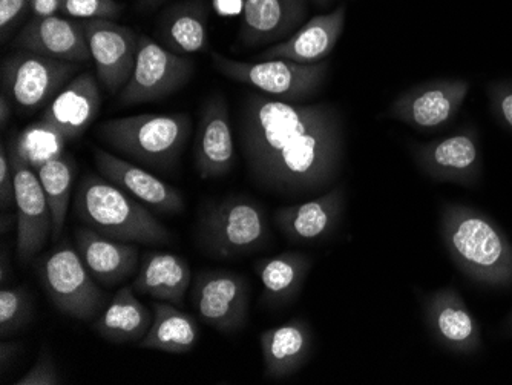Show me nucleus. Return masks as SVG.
I'll return each mask as SVG.
<instances>
[{
    "instance_id": "obj_1",
    "label": "nucleus",
    "mask_w": 512,
    "mask_h": 385,
    "mask_svg": "<svg viewBox=\"0 0 512 385\" xmlns=\"http://www.w3.org/2000/svg\"><path fill=\"white\" fill-rule=\"evenodd\" d=\"M240 142L253 180L290 197L327 191L344 160L341 117L327 103L249 94L240 111Z\"/></svg>"
},
{
    "instance_id": "obj_2",
    "label": "nucleus",
    "mask_w": 512,
    "mask_h": 385,
    "mask_svg": "<svg viewBox=\"0 0 512 385\" xmlns=\"http://www.w3.org/2000/svg\"><path fill=\"white\" fill-rule=\"evenodd\" d=\"M74 214L83 226L126 243L165 244L171 232L143 206L103 175L88 174L77 186Z\"/></svg>"
},
{
    "instance_id": "obj_3",
    "label": "nucleus",
    "mask_w": 512,
    "mask_h": 385,
    "mask_svg": "<svg viewBox=\"0 0 512 385\" xmlns=\"http://www.w3.org/2000/svg\"><path fill=\"white\" fill-rule=\"evenodd\" d=\"M191 132L184 114H140L103 122L100 140L140 166L169 169L183 152Z\"/></svg>"
},
{
    "instance_id": "obj_4",
    "label": "nucleus",
    "mask_w": 512,
    "mask_h": 385,
    "mask_svg": "<svg viewBox=\"0 0 512 385\" xmlns=\"http://www.w3.org/2000/svg\"><path fill=\"white\" fill-rule=\"evenodd\" d=\"M442 229L454 260L479 280L508 283L512 278V249L491 221L471 209L448 206Z\"/></svg>"
},
{
    "instance_id": "obj_5",
    "label": "nucleus",
    "mask_w": 512,
    "mask_h": 385,
    "mask_svg": "<svg viewBox=\"0 0 512 385\" xmlns=\"http://www.w3.org/2000/svg\"><path fill=\"white\" fill-rule=\"evenodd\" d=\"M215 68L227 79L252 86L275 99L301 103L316 94L329 73V63L313 65L287 59H266L240 62L212 53Z\"/></svg>"
},
{
    "instance_id": "obj_6",
    "label": "nucleus",
    "mask_w": 512,
    "mask_h": 385,
    "mask_svg": "<svg viewBox=\"0 0 512 385\" xmlns=\"http://www.w3.org/2000/svg\"><path fill=\"white\" fill-rule=\"evenodd\" d=\"M266 214L252 198L229 197L207 209L200 221V240L218 258L258 251L269 240Z\"/></svg>"
},
{
    "instance_id": "obj_7",
    "label": "nucleus",
    "mask_w": 512,
    "mask_h": 385,
    "mask_svg": "<svg viewBox=\"0 0 512 385\" xmlns=\"http://www.w3.org/2000/svg\"><path fill=\"white\" fill-rule=\"evenodd\" d=\"M40 278L48 297L63 315L89 321L103 309L105 295L89 274L76 247L62 243L43 258Z\"/></svg>"
},
{
    "instance_id": "obj_8",
    "label": "nucleus",
    "mask_w": 512,
    "mask_h": 385,
    "mask_svg": "<svg viewBox=\"0 0 512 385\" xmlns=\"http://www.w3.org/2000/svg\"><path fill=\"white\" fill-rule=\"evenodd\" d=\"M82 63L53 59L31 51H19L2 66L5 93L20 111H37L51 103Z\"/></svg>"
},
{
    "instance_id": "obj_9",
    "label": "nucleus",
    "mask_w": 512,
    "mask_h": 385,
    "mask_svg": "<svg viewBox=\"0 0 512 385\" xmlns=\"http://www.w3.org/2000/svg\"><path fill=\"white\" fill-rule=\"evenodd\" d=\"M192 73L191 60L161 47L151 37L140 36L134 71L120 91V102L138 105L165 99L183 88L191 80Z\"/></svg>"
},
{
    "instance_id": "obj_10",
    "label": "nucleus",
    "mask_w": 512,
    "mask_h": 385,
    "mask_svg": "<svg viewBox=\"0 0 512 385\" xmlns=\"http://www.w3.org/2000/svg\"><path fill=\"white\" fill-rule=\"evenodd\" d=\"M191 297L198 318L218 332L234 333L246 324L249 284L234 270L201 272Z\"/></svg>"
},
{
    "instance_id": "obj_11",
    "label": "nucleus",
    "mask_w": 512,
    "mask_h": 385,
    "mask_svg": "<svg viewBox=\"0 0 512 385\" xmlns=\"http://www.w3.org/2000/svg\"><path fill=\"white\" fill-rule=\"evenodd\" d=\"M14 169L17 215V254L22 261L36 257L53 237V217L37 172L23 162L16 149H8Z\"/></svg>"
},
{
    "instance_id": "obj_12",
    "label": "nucleus",
    "mask_w": 512,
    "mask_h": 385,
    "mask_svg": "<svg viewBox=\"0 0 512 385\" xmlns=\"http://www.w3.org/2000/svg\"><path fill=\"white\" fill-rule=\"evenodd\" d=\"M82 27L100 83L109 93H120L134 71L137 34L106 19L88 20Z\"/></svg>"
},
{
    "instance_id": "obj_13",
    "label": "nucleus",
    "mask_w": 512,
    "mask_h": 385,
    "mask_svg": "<svg viewBox=\"0 0 512 385\" xmlns=\"http://www.w3.org/2000/svg\"><path fill=\"white\" fill-rule=\"evenodd\" d=\"M465 80H434L411 86L390 106L393 119L419 129H436L450 122L467 99Z\"/></svg>"
},
{
    "instance_id": "obj_14",
    "label": "nucleus",
    "mask_w": 512,
    "mask_h": 385,
    "mask_svg": "<svg viewBox=\"0 0 512 385\" xmlns=\"http://www.w3.org/2000/svg\"><path fill=\"white\" fill-rule=\"evenodd\" d=\"M94 160L100 175L148 208L160 214L175 215L183 212V195L174 186L146 171L143 166L123 160L102 148L94 149Z\"/></svg>"
},
{
    "instance_id": "obj_15",
    "label": "nucleus",
    "mask_w": 512,
    "mask_h": 385,
    "mask_svg": "<svg viewBox=\"0 0 512 385\" xmlns=\"http://www.w3.org/2000/svg\"><path fill=\"white\" fill-rule=\"evenodd\" d=\"M235 162L234 132L229 108L221 96L207 100L201 112L195 145V168L203 180L223 177Z\"/></svg>"
},
{
    "instance_id": "obj_16",
    "label": "nucleus",
    "mask_w": 512,
    "mask_h": 385,
    "mask_svg": "<svg viewBox=\"0 0 512 385\" xmlns=\"http://www.w3.org/2000/svg\"><path fill=\"white\" fill-rule=\"evenodd\" d=\"M97 79L91 71L74 77L46 106L40 119L62 132L68 142L79 139L96 120L102 105Z\"/></svg>"
},
{
    "instance_id": "obj_17",
    "label": "nucleus",
    "mask_w": 512,
    "mask_h": 385,
    "mask_svg": "<svg viewBox=\"0 0 512 385\" xmlns=\"http://www.w3.org/2000/svg\"><path fill=\"white\" fill-rule=\"evenodd\" d=\"M306 14V0H243L240 39L250 47L283 42Z\"/></svg>"
},
{
    "instance_id": "obj_18",
    "label": "nucleus",
    "mask_w": 512,
    "mask_h": 385,
    "mask_svg": "<svg viewBox=\"0 0 512 385\" xmlns=\"http://www.w3.org/2000/svg\"><path fill=\"white\" fill-rule=\"evenodd\" d=\"M344 25L345 7H338L327 14H319L301 25L283 42L267 48L258 56V60L287 59L306 65L324 62L325 57L332 54L336 43L341 39Z\"/></svg>"
},
{
    "instance_id": "obj_19",
    "label": "nucleus",
    "mask_w": 512,
    "mask_h": 385,
    "mask_svg": "<svg viewBox=\"0 0 512 385\" xmlns=\"http://www.w3.org/2000/svg\"><path fill=\"white\" fill-rule=\"evenodd\" d=\"M17 43L22 50L66 62L92 60L82 25L65 17H33L20 31Z\"/></svg>"
},
{
    "instance_id": "obj_20",
    "label": "nucleus",
    "mask_w": 512,
    "mask_h": 385,
    "mask_svg": "<svg viewBox=\"0 0 512 385\" xmlns=\"http://www.w3.org/2000/svg\"><path fill=\"white\" fill-rule=\"evenodd\" d=\"M74 235L77 252L97 283L112 287L128 280L137 270V244L105 237L86 226Z\"/></svg>"
},
{
    "instance_id": "obj_21",
    "label": "nucleus",
    "mask_w": 512,
    "mask_h": 385,
    "mask_svg": "<svg viewBox=\"0 0 512 385\" xmlns=\"http://www.w3.org/2000/svg\"><path fill=\"white\" fill-rule=\"evenodd\" d=\"M416 163L425 174L440 181H467L476 177L480 151L473 131H462L447 139L414 148Z\"/></svg>"
},
{
    "instance_id": "obj_22",
    "label": "nucleus",
    "mask_w": 512,
    "mask_h": 385,
    "mask_svg": "<svg viewBox=\"0 0 512 385\" xmlns=\"http://www.w3.org/2000/svg\"><path fill=\"white\" fill-rule=\"evenodd\" d=\"M344 191L333 188L313 200L276 209L275 223L289 240L315 241L329 235L338 224Z\"/></svg>"
},
{
    "instance_id": "obj_23",
    "label": "nucleus",
    "mask_w": 512,
    "mask_h": 385,
    "mask_svg": "<svg viewBox=\"0 0 512 385\" xmlns=\"http://www.w3.org/2000/svg\"><path fill=\"white\" fill-rule=\"evenodd\" d=\"M312 343V330L304 320H290L264 330L261 333V350L266 375L279 379L298 372L309 359Z\"/></svg>"
},
{
    "instance_id": "obj_24",
    "label": "nucleus",
    "mask_w": 512,
    "mask_h": 385,
    "mask_svg": "<svg viewBox=\"0 0 512 385\" xmlns=\"http://www.w3.org/2000/svg\"><path fill=\"white\" fill-rule=\"evenodd\" d=\"M191 280V267L183 257L168 252H149L140 264L132 289L157 301L180 306Z\"/></svg>"
},
{
    "instance_id": "obj_25",
    "label": "nucleus",
    "mask_w": 512,
    "mask_h": 385,
    "mask_svg": "<svg viewBox=\"0 0 512 385\" xmlns=\"http://www.w3.org/2000/svg\"><path fill=\"white\" fill-rule=\"evenodd\" d=\"M152 320L154 315L138 301L134 289L122 287L102 315L92 323V329L111 343H138L151 329Z\"/></svg>"
},
{
    "instance_id": "obj_26",
    "label": "nucleus",
    "mask_w": 512,
    "mask_h": 385,
    "mask_svg": "<svg viewBox=\"0 0 512 385\" xmlns=\"http://www.w3.org/2000/svg\"><path fill=\"white\" fill-rule=\"evenodd\" d=\"M154 320L138 346L142 349L166 353H188L197 346L200 338L197 320L175 304L158 301L152 306Z\"/></svg>"
},
{
    "instance_id": "obj_27",
    "label": "nucleus",
    "mask_w": 512,
    "mask_h": 385,
    "mask_svg": "<svg viewBox=\"0 0 512 385\" xmlns=\"http://www.w3.org/2000/svg\"><path fill=\"white\" fill-rule=\"evenodd\" d=\"M263 284V298L272 304H287L298 297L312 269V258L301 252H286L264 258L255 266Z\"/></svg>"
},
{
    "instance_id": "obj_28",
    "label": "nucleus",
    "mask_w": 512,
    "mask_h": 385,
    "mask_svg": "<svg viewBox=\"0 0 512 385\" xmlns=\"http://www.w3.org/2000/svg\"><path fill=\"white\" fill-rule=\"evenodd\" d=\"M425 318L444 343L453 347H470L476 341V323L467 307L453 290H440L425 300Z\"/></svg>"
},
{
    "instance_id": "obj_29",
    "label": "nucleus",
    "mask_w": 512,
    "mask_h": 385,
    "mask_svg": "<svg viewBox=\"0 0 512 385\" xmlns=\"http://www.w3.org/2000/svg\"><path fill=\"white\" fill-rule=\"evenodd\" d=\"M161 33L166 47L175 54L201 53L209 45L207 14L197 5L177 8L166 16Z\"/></svg>"
},
{
    "instance_id": "obj_30",
    "label": "nucleus",
    "mask_w": 512,
    "mask_h": 385,
    "mask_svg": "<svg viewBox=\"0 0 512 385\" xmlns=\"http://www.w3.org/2000/svg\"><path fill=\"white\" fill-rule=\"evenodd\" d=\"M36 172L39 175L40 183H42L43 191H45L48 205H50L51 217H53V237L51 238L57 241L62 235L66 215H68L76 166H74L73 158L63 154L40 166Z\"/></svg>"
},
{
    "instance_id": "obj_31",
    "label": "nucleus",
    "mask_w": 512,
    "mask_h": 385,
    "mask_svg": "<svg viewBox=\"0 0 512 385\" xmlns=\"http://www.w3.org/2000/svg\"><path fill=\"white\" fill-rule=\"evenodd\" d=\"M66 143L68 140L62 132L40 119L23 129L10 145L16 149L23 162L37 171L40 166L65 154Z\"/></svg>"
},
{
    "instance_id": "obj_32",
    "label": "nucleus",
    "mask_w": 512,
    "mask_h": 385,
    "mask_svg": "<svg viewBox=\"0 0 512 385\" xmlns=\"http://www.w3.org/2000/svg\"><path fill=\"white\" fill-rule=\"evenodd\" d=\"M34 307L23 287H10L0 292V333L2 338L16 335L33 320Z\"/></svg>"
},
{
    "instance_id": "obj_33",
    "label": "nucleus",
    "mask_w": 512,
    "mask_h": 385,
    "mask_svg": "<svg viewBox=\"0 0 512 385\" xmlns=\"http://www.w3.org/2000/svg\"><path fill=\"white\" fill-rule=\"evenodd\" d=\"M122 13L117 0H63L62 14L74 19L114 20Z\"/></svg>"
},
{
    "instance_id": "obj_34",
    "label": "nucleus",
    "mask_w": 512,
    "mask_h": 385,
    "mask_svg": "<svg viewBox=\"0 0 512 385\" xmlns=\"http://www.w3.org/2000/svg\"><path fill=\"white\" fill-rule=\"evenodd\" d=\"M16 384L57 385L62 384V378H60L59 372H57L56 366H54L53 358H51L50 353L43 350L36 364L31 367L30 372L22 376Z\"/></svg>"
},
{
    "instance_id": "obj_35",
    "label": "nucleus",
    "mask_w": 512,
    "mask_h": 385,
    "mask_svg": "<svg viewBox=\"0 0 512 385\" xmlns=\"http://www.w3.org/2000/svg\"><path fill=\"white\" fill-rule=\"evenodd\" d=\"M0 201L2 206L7 209L8 206L16 205L14 198V169L11 165L8 149L2 145L0 148Z\"/></svg>"
},
{
    "instance_id": "obj_36",
    "label": "nucleus",
    "mask_w": 512,
    "mask_h": 385,
    "mask_svg": "<svg viewBox=\"0 0 512 385\" xmlns=\"http://www.w3.org/2000/svg\"><path fill=\"white\" fill-rule=\"evenodd\" d=\"M491 100L499 119L512 131V85L493 86Z\"/></svg>"
},
{
    "instance_id": "obj_37",
    "label": "nucleus",
    "mask_w": 512,
    "mask_h": 385,
    "mask_svg": "<svg viewBox=\"0 0 512 385\" xmlns=\"http://www.w3.org/2000/svg\"><path fill=\"white\" fill-rule=\"evenodd\" d=\"M30 0H0V27L2 33L16 22L25 11H28Z\"/></svg>"
},
{
    "instance_id": "obj_38",
    "label": "nucleus",
    "mask_w": 512,
    "mask_h": 385,
    "mask_svg": "<svg viewBox=\"0 0 512 385\" xmlns=\"http://www.w3.org/2000/svg\"><path fill=\"white\" fill-rule=\"evenodd\" d=\"M63 0H30L28 13L33 17L59 16L62 13Z\"/></svg>"
},
{
    "instance_id": "obj_39",
    "label": "nucleus",
    "mask_w": 512,
    "mask_h": 385,
    "mask_svg": "<svg viewBox=\"0 0 512 385\" xmlns=\"http://www.w3.org/2000/svg\"><path fill=\"white\" fill-rule=\"evenodd\" d=\"M10 117V100H8L7 94H2V96H0V123H2V128L7 125L8 119H10Z\"/></svg>"
},
{
    "instance_id": "obj_40",
    "label": "nucleus",
    "mask_w": 512,
    "mask_h": 385,
    "mask_svg": "<svg viewBox=\"0 0 512 385\" xmlns=\"http://www.w3.org/2000/svg\"><path fill=\"white\" fill-rule=\"evenodd\" d=\"M14 224L17 226V215L2 212V234H7L8 228H13Z\"/></svg>"
},
{
    "instance_id": "obj_41",
    "label": "nucleus",
    "mask_w": 512,
    "mask_h": 385,
    "mask_svg": "<svg viewBox=\"0 0 512 385\" xmlns=\"http://www.w3.org/2000/svg\"><path fill=\"white\" fill-rule=\"evenodd\" d=\"M140 2H142L143 7H155V5L165 2V0H140Z\"/></svg>"
},
{
    "instance_id": "obj_42",
    "label": "nucleus",
    "mask_w": 512,
    "mask_h": 385,
    "mask_svg": "<svg viewBox=\"0 0 512 385\" xmlns=\"http://www.w3.org/2000/svg\"><path fill=\"white\" fill-rule=\"evenodd\" d=\"M315 2H318V4L325 5L329 4L330 0H315Z\"/></svg>"
}]
</instances>
